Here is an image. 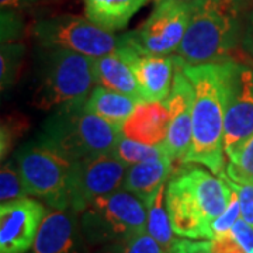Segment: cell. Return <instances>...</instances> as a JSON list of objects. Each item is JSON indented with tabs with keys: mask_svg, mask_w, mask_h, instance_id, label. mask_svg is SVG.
Returning <instances> with one entry per match:
<instances>
[{
	"mask_svg": "<svg viewBox=\"0 0 253 253\" xmlns=\"http://www.w3.org/2000/svg\"><path fill=\"white\" fill-rule=\"evenodd\" d=\"M232 189V187H231ZM242 218V214H241V204H239V199H238V194L236 191L232 189V196H231V200L228 203V207L222 212V215H219L217 218V221L214 222V226H212V232H214V239L215 238H219V236L225 235L228 234L232 226L235 225L238 222V219ZM212 241V239H211Z\"/></svg>",
	"mask_w": 253,
	"mask_h": 253,
	"instance_id": "obj_27",
	"label": "cell"
},
{
	"mask_svg": "<svg viewBox=\"0 0 253 253\" xmlns=\"http://www.w3.org/2000/svg\"><path fill=\"white\" fill-rule=\"evenodd\" d=\"M219 176L236 191L239 204H241L242 219L253 228V184L252 183H236L231 180L225 172L221 173Z\"/></svg>",
	"mask_w": 253,
	"mask_h": 253,
	"instance_id": "obj_28",
	"label": "cell"
},
{
	"mask_svg": "<svg viewBox=\"0 0 253 253\" xmlns=\"http://www.w3.org/2000/svg\"><path fill=\"white\" fill-rule=\"evenodd\" d=\"M191 14V3L179 0H155L149 17L134 31L120 37V41L145 55H172L184 38Z\"/></svg>",
	"mask_w": 253,
	"mask_h": 253,
	"instance_id": "obj_9",
	"label": "cell"
},
{
	"mask_svg": "<svg viewBox=\"0 0 253 253\" xmlns=\"http://www.w3.org/2000/svg\"><path fill=\"white\" fill-rule=\"evenodd\" d=\"M177 69L174 71L172 90L163 100L169 113V131L165 141V148L174 163L184 165L193 141V104L194 89L183 72L181 61L176 56Z\"/></svg>",
	"mask_w": 253,
	"mask_h": 253,
	"instance_id": "obj_12",
	"label": "cell"
},
{
	"mask_svg": "<svg viewBox=\"0 0 253 253\" xmlns=\"http://www.w3.org/2000/svg\"><path fill=\"white\" fill-rule=\"evenodd\" d=\"M168 184V183H166ZM166 184L161 186L151 199L145 203L148 222H146V232L154 238L165 251L172 248L176 238L172 228V222L166 208Z\"/></svg>",
	"mask_w": 253,
	"mask_h": 253,
	"instance_id": "obj_21",
	"label": "cell"
},
{
	"mask_svg": "<svg viewBox=\"0 0 253 253\" xmlns=\"http://www.w3.org/2000/svg\"><path fill=\"white\" fill-rule=\"evenodd\" d=\"M169 131V113L163 101L139 103L121 126L123 135L144 145H162Z\"/></svg>",
	"mask_w": 253,
	"mask_h": 253,
	"instance_id": "obj_16",
	"label": "cell"
},
{
	"mask_svg": "<svg viewBox=\"0 0 253 253\" xmlns=\"http://www.w3.org/2000/svg\"><path fill=\"white\" fill-rule=\"evenodd\" d=\"M179 1H184V3H191L193 0H179Z\"/></svg>",
	"mask_w": 253,
	"mask_h": 253,
	"instance_id": "obj_33",
	"label": "cell"
},
{
	"mask_svg": "<svg viewBox=\"0 0 253 253\" xmlns=\"http://www.w3.org/2000/svg\"><path fill=\"white\" fill-rule=\"evenodd\" d=\"M40 48H61L89 58H99L117 49L118 37L103 30L87 17L62 14L37 20L31 28Z\"/></svg>",
	"mask_w": 253,
	"mask_h": 253,
	"instance_id": "obj_8",
	"label": "cell"
},
{
	"mask_svg": "<svg viewBox=\"0 0 253 253\" xmlns=\"http://www.w3.org/2000/svg\"><path fill=\"white\" fill-rule=\"evenodd\" d=\"M28 253H89L79 214L72 210L46 211L34 245Z\"/></svg>",
	"mask_w": 253,
	"mask_h": 253,
	"instance_id": "obj_14",
	"label": "cell"
},
{
	"mask_svg": "<svg viewBox=\"0 0 253 253\" xmlns=\"http://www.w3.org/2000/svg\"><path fill=\"white\" fill-rule=\"evenodd\" d=\"M231 61L203 65L181 62L194 89L193 141L184 165L200 163L217 176L225 172L226 166L224 132Z\"/></svg>",
	"mask_w": 253,
	"mask_h": 253,
	"instance_id": "obj_1",
	"label": "cell"
},
{
	"mask_svg": "<svg viewBox=\"0 0 253 253\" xmlns=\"http://www.w3.org/2000/svg\"><path fill=\"white\" fill-rule=\"evenodd\" d=\"M225 173L231 180L236 183L253 184V135L239 148L235 155L228 158Z\"/></svg>",
	"mask_w": 253,
	"mask_h": 253,
	"instance_id": "obj_24",
	"label": "cell"
},
{
	"mask_svg": "<svg viewBox=\"0 0 253 253\" xmlns=\"http://www.w3.org/2000/svg\"><path fill=\"white\" fill-rule=\"evenodd\" d=\"M128 166L113 154L75 161L71 174L69 210L81 214L99 197L123 189Z\"/></svg>",
	"mask_w": 253,
	"mask_h": 253,
	"instance_id": "obj_10",
	"label": "cell"
},
{
	"mask_svg": "<svg viewBox=\"0 0 253 253\" xmlns=\"http://www.w3.org/2000/svg\"><path fill=\"white\" fill-rule=\"evenodd\" d=\"M149 0H84L86 17L110 33L121 31Z\"/></svg>",
	"mask_w": 253,
	"mask_h": 253,
	"instance_id": "obj_19",
	"label": "cell"
},
{
	"mask_svg": "<svg viewBox=\"0 0 253 253\" xmlns=\"http://www.w3.org/2000/svg\"><path fill=\"white\" fill-rule=\"evenodd\" d=\"M242 26V0H193L189 26L176 55L184 65L225 62Z\"/></svg>",
	"mask_w": 253,
	"mask_h": 253,
	"instance_id": "obj_3",
	"label": "cell"
},
{
	"mask_svg": "<svg viewBox=\"0 0 253 253\" xmlns=\"http://www.w3.org/2000/svg\"><path fill=\"white\" fill-rule=\"evenodd\" d=\"M117 52L132 68L145 101H163L172 90L176 58L172 55H145L120 41Z\"/></svg>",
	"mask_w": 253,
	"mask_h": 253,
	"instance_id": "obj_15",
	"label": "cell"
},
{
	"mask_svg": "<svg viewBox=\"0 0 253 253\" xmlns=\"http://www.w3.org/2000/svg\"><path fill=\"white\" fill-rule=\"evenodd\" d=\"M91 63L96 84L129 96L138 103H144V96L139 89L135 73L129 63L118 54L117 49L104 56L91 58Z\"/></svg>",
	"mask_w": 253,
	"mask_h": 253,
	"instance_id": "obj_17",
	"label": "cell"
},
{
	"mask_svg": "<svg viewBox=\"0 0 253 253\" xmlns=\"http://www.w3.org/2000/svg\"><path fill=\"white\" fill-rule=\"evenodd\" d=\"M28 194L51 208L69 210V189L73 162L40 141L24 145L16 154Z\"/></svg>",
	"mask_w": 253,
	"mask_h": 253,
	"instance_id": "obj_7",
	"label": "cell"
},
{
	"mask_svg": "<svg viewBox=\"0 0 253 253\" xmlns=\"http://www.w3.org/2000/svg\"><path fill=\"white\" fill-rule=\"evenodd\" d=\"M161 245L148 232L123 239L118 242L103 245L94 253H165Z\"/></svg>",
	"mask_w": 253,
	"mask_h": 253,
	"instance_id": "obj_25",
	"label": "cell"
},
{
	"mask_svg": "<svg viewBox=\"0 0 253 253\" xmlns=\"http://www.w3.org/2000/svg\"><path fill=\"white\" fill-rule=\"evenodd\" d=\"M174 170V162L170 158L128 166L123 189L146 203L161 186L169 181Z\"/></svg>",
	"mask_w": 253,
	"mask_h": 253,
	"instance_id": "obj_18",
	"label": "cell"
},
{
	"mask_svg": "<svg viewBox=\"0 0 253 253\" xmlns=\"http://www.w3.org/2000/svg\"><path fill=\"white\" fill-rule=\"evenodd\" d=\"M245 44L249 48V51L253 54V11L249 24H248V30H246V36H245Z\"/></svg>",
	"mask_w": 253,
	"mask_h": 253,
	"instance_id": "obj_31",
	"label": "cell"
},
{
	"mask_svg": "<svg viewBox=\"0 0 253 253\" xmlns=\"http://www.w3.org/2000/svg\"><path fill=\"white\" fill-rule=\"evenodd\" d=\"M45 214L44 204L31 197L1 203L0 253L30 252Z\"/></svg>",
	"mask_w": 253,
	"mask_h": 253,
	"instance_id": "obj_13",
	"label": "cell"
},
{
	"mask_svg": "<svg viewBox=\"0 0 253 253\" xmlns=\"http://www.w3.org/2000/svg\"><path fill=\"white\" fill-rule=\"evenodd\" d=\"M121 135V128L87 111L84 103H79L55 110L45 120L38 141L75 162L111 154Z\"/></svg>",
	"mask_w": 253,
	"mask_h": 253,
	"instance_id": "obj_5",
	"label": "cell"
},
{
	"mask_svg": "<svg viewBox=\"0 0 253 253\" xmlns=\"http://www.w3.org/2000/svg\"><path fill=\"white\" fill-rule=\"evenodd\" d=\"M117 159L126 165L132 166L138 163L151 162L162 158H170L165 145H144L135 142L132 139H128L124 135L120 136L114 149L111 151ZM172 159V158H170Z\"/></svg>",
	"mask_w": 253,
	"mask_h": 253,
	"instance_id": "obj_22",
	"label": "cell"
},
{
	"mask_svg": "<svg viewBox=\"0 0 253 253\" xmlns=\"http://www.w3.org/2000/svg\"><path fill=\"white\" fill-rule=\"evenodd\" d=\"M139 103L123 93L110 90L103 86H94L84 107L104 121L121 128Z\"/></svg>",
	"mask_w": 253,
	"mask_h": 253,
	"instance_id": "obj_20",
	"label": "cell"
},
{
	"mask_svg": "<svg viewBox=\"0 0 253 253\" xmlns=\"http://www.w3.org/2000/svg\"><path fill=\"white\" fill-rule=\"evenodd\" d=\"M253 135V69L231 61L224 151L226 159Z\"/></svg>",
	"mask_w": 253,
	"mask_h": 253,
	"instance_id": "obj_11",
	"label": "cell"
},
{
	"mask_svg": "<svg viewBox=\"0 0 253 253\" xmlns=\"http://www.w3.org/2000/svg\"><path fill=\"white\" fill-rule=\"evenodd\" d=\"M44 0H0L1 10H21Z\"/></svg>",
	"mask_w": 253,
	"mask_h": 253,
	"instance_id": "obj_30",
	"label": "cell"
},
{
	"mask_svg": "<svg viewBox=\"0 0 253 253\" xmlns=\"http://www.w3.org/2000/svg\"><path fill=\"white\" fill-rule=\"evenodd\" d=\"M23 56V46L17 42H1V56H0V78H1V90L7 89L16 81L18 66Z\"/></svg>",
	"mask_w": 253,
	"mask_h": 253,
	"instance_id": "obj_26",
	"label": "cell"
},
{
	"mask_svg": "<svg viewBox=\"0 0 253 253\" xmlns=\"http://www.w3.org/2000/svg\"><path fill=\"white\" fill-rule=\"evenodd\" d=\"M177 253H217L212 248V241L210 239H176L173 245Z\"/></svg>",
	"mask_w": 253,
	"mask_h": 253,
	"instance_id": "obj_29",
	"label": "cell"
},
{
	"mask_svg": "<svg viewBox=\"0 0 253 253\" xmlns=\"http://www.w3.org/2000/svg\"><path fill=\"white\" fill-rule=\"evenodd\" d=\"M232 189L221 176L181 165L166 184V208L174 234L187 239H214L212 226L228 207Z\"/></svg>",
	"mask_w": 253,
	"mask_h": 253,
	"instance_id": "obj_2",
	"label": "cell"
},
{
	"mask_svg": "<svg viewBox=\"0 0 253 253\" xmlns=\"http://www.w3.org/2000/svg\"><path fill=\"white\" fill-rule=\"evenodd\" d=\"M30 197L26 183L20 172L16 159L3 161L0 169V200L7 203L11 200Z\"/></svg>",
	"mask_w": 253,
	"mask_h": 253,
	"instance_id": "obj_23",
	"label": "cell"
},
{
	"mask_svg": "<svg viewBox=\"0 0 253 253\" xmlns=\"http://www.w3.org/2000/svg\"><path fill=\"white\" fill-rule=\"evenodd\" d=\"M40 66L31 104L41 111H55L86 103L96 79L91 58L61 48H41Z\"/></svg>",
	"mask_w": 253,
	"mask_h": 253,
	"instance_id": "obj_4",
	"label": "cell"
},
{
	"mask_svg": "<svg viewBox=\"0 0 253 253\" xmlns=\"http://www.w3.org/2000/svg\"><path fill=\"white\" fill-rule=\"evenodd\" d=\"M165 253H177V252H176V249H174V248H173V246H172V248H170L169 251H166V252H165Z\"/></svg>",
	"mask_w": 253,
	"mask_h": 253,
	"instance_id": "obj_32",
	"label": "cell"
},
{
	"mask_svg": "<svg viewBox=\"0 0 253 253\" xmlns=\"http://www.w3.org/2000/svg\"><path fill=\"white\" fill-rule=\"evenodd\" d=\"M79 221L89 245L103 246L146 232L148 214L142 200L120 189L94 200Z\"/></svg>",
	"mask_w": 253,
	"mask_h": 253,
	"instance_id": "obj_6",
	"label": "cell"
}]
</instances>
